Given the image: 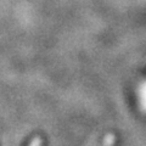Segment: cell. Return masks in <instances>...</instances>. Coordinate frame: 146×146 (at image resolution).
Wrapping results in <instances>:
<instances>
[{"label":"cell","mask_w":146,"mask_h":146,"mask_svg":"<svg viewBox=\"0 0 146 146\" xmlns=\"http://www.w3.org/2000/svg\"><path fill=\"white\" fill-rule=\"evenodd\" d=\"M32 146H40V139H35L33 141V144H32Z\"/></svg>","instance_id":"1"}]
</instances>
